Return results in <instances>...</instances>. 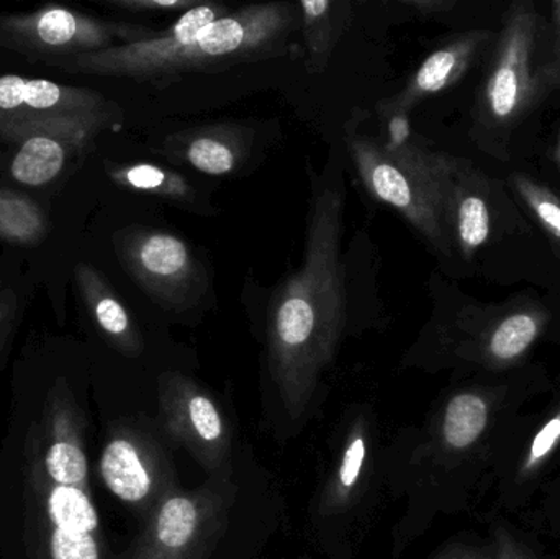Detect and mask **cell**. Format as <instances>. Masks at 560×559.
<instances>
[{"label":"cell","instance_id":"cell-6","mask_svg":"<svg viewBox=\"0 0 560 559\" xmlns=\"http://www.w3.org/2000/svg\"><path fill=\"white\" fill-rule=\"evenodd\" d=\"M229 479L167 496L144 521L128 559H209L229 525L236 499Z\"/></svg>","mask_w":560,"mask_h":559},{"label":"cell","instance_id":"cell-14","mask_svg":"<svg viewBox=\"0 0 560 559\" xmlns=\"http://www.w3.org/2000/svg\"><path fill=\"white\" fill-rule=\"evenodd\" d=\"M252 133L233 124L202 125L171 133L161 151L171 161L209 176L235 173L249 154Z\"/></svg>","mask_w":560,"mask_h":559},{"label":"cell","instance_id":"cell-11","mask_svg":"<svg viewBox=\"0 0 560 559\" xmlns=\"http://www.w3.org/2000/svg\"><path fill=\"white\" fill-rule=\"evenodd\" d=\"M32 468L48 481L69 488H89V462L84 426L68 381L59 377L49 389L43 420V443L33 455Z\"/></svg>","mask_w":560,"mask_h":559},{"label":"cell","instance_id":"cell-13","mask_svg":"<svg viewBox=\"0 0 560 559\" xmlns=\"http://www.w3.org/2000/svg\"><path fill=\"white\" fill-rule=\"evenodd\" d=\"M490 38L492 33L489 30H472V32L460 33L456 38L431 53L413 72L400 94L381 102L378 105L381 114L394 120L405 118L408 112L417 107L423 98L440 94L459 82Z\"/></svg>","mask_w":560,"mask_h":559},{"label":"cell","instance_id":"cell-30","mask_svg":"<svg viewBox=\"0 0 560 559\" xmlns=\"http://www.w3.org/2000/svg\"><path fill=\"white\" fill-rule=\"evenodd\" d=\"M400 3L421 16L441 15L456 7V0H401Z\"/></svg>","mask_w":560,"mask_h":559},{"label":"cell","instance_id":"cell-16","mask_svg":"<svg viewBox=\"0 0 560 559\" xmlns=\"http://www.w3.org/2000/svg\"><path fill=\"white\" fill-rule=\"evenodd\" d=\"M548 312L536 307L515 308L490 322L472 347V358L490 370L513 366L526 357L549 322Z\"/></svg>","mask_w":560,"mask_h":559},{"label":"cell","instance_id":"cell-1","mask_svg":"<svg viewBox=\"0 0 560 559\" xmlns=\"http://www.w3.org/2000/svg\"><path fill=\"white\" fill-rule=\"evenodd\" d=\"M342 202L335 187L316 194L302 266L279 289L269 317V366L292 419L308 407L323 371L335 360L345 325Z\"/></svg>","mask_w":560,"mask_h":559},{"label":"cell","instance_id":"cell-15","mask_svg":"<svg viewBox=\"0 0 560 559\" xmlns=\"http://www.w3.org/2000/svg\"><path fill=\"white\" fill-rule=\"evenodd\" d=\"M74 279L84 307L102 337L127 357L141 354L144 343L140 328L107 278L94 266L79 263Z\"/></svg>","mask_w":560,"mask_h":559},{"label":"cell","instance_id":"cell-8","mask_svg":"<svg viewBox=\"0 0 560 559\" xmlns=\"http://www.w3.org/2000/svg\"><path fill=\"white\" fill-rule=\"evenodd\" d=\"M121 268L164 311L183 312L200 301L209 276L186 240L163 230L127 226L114 235Z\"/></svg>","mask_w":560,"mask_h":559},{"label":"cell","instance_id":"cell-25","mask_svg":"<svg viewBox=\"0 0 560 559\" xmlns=\"http://www.w3.org/2000/svg\"><path fill=\"white\" fill-rule=\"evenodd\" d=\"M560 449V407L542 423L541 429L535 433V436L520 463L518 475L522 479H532L538 475L549 459L559 452Z\"/></svg>","mask_w":560,"mask_h":559},{"label":"cell","instance_id":"cell-22","mask_svg":"<svg viewBox=\"0 0 560 559\" xmlns=\"http://www.w3.org/2000/svg\"><path fill=\"white\" fill-rule=\"evenodd\" d=\"M107 174L121 189L160 197L184 207L196 206L199 200L190 180L158 164H115L108 167Z\"/></svg>","mask_w":560,"mask_h":559},{"label":"cell","instance_id":"cell-2","mask_svg":"<svg viewBox=\"0 0 560 559\" xmlns=\"http://www.w3.org/2000/svg\"><path fill=\"white\" fill-rule=\"evenodd\" d=\"M299 26V10L282 2L232 10L189 42L151 48L144 42L48 62L74 74L108 75L133 81H174L187 72L220 71L282 51L287 35Z\"/></svg>","mask_w":560,"mask_h":559},{"label":"cell","instance_id":"cell-10","mask_svg":"<svg viewBox=\"0 0 560 559\" xmlns=\"http://www.w3.org/2000/svg\"><path fill=\"white\" fill-rule=\"evenodd\" d=\"M108 491L143 521L173 492L179 491L176 469L164 446L141 427L112 430L98 463Z\"/></svg>","mask_w":560,"mask_h":559},{"label":"cell","instance_id":"cell-31","mask_svg":"<svg viewBox=\"0 0 560 559\" xmlns=\"http://www.w3.org/2000/svg\"><path fill=\"white\" fill-rule=\"evenodd\" d=\"M438 559H489V557L486 554H480L479 550H474V548L457 547L441 555Z\"/></svg>","mask_w":560,"mask_h":559},{"label":"cell","instance_id":"cell-20","mask_svg":"<svg viewBox=\"0 0 560 559\" xmlns=\"http://www.w3.org/2000/svg\"><path fill=\"white\" fill-rule=\"evenodd\" d=\"M299 26L308 55L310 72H323L351 19V3L335 0H302L295 3Z\"/></svg>","mask_w":560,"mask_h":559},{"label":"cell","instance_id":"cell-4","mask_svg":"<svg viewBox=\"0 0 560 559\" xmlns=\"http://www.w3.org/2000/svg\"><path fill=\"white\" fill-rule=\"evenodd\" d=\"M541 26L535 3L523 0L510 7L480 89L476 115L480 147L500 160H505L516 125L546 94L538 65Z\"/></svg>","mask_w":560,"mask_h":559},{"label":"cell","instance_id":"cell-28","mask_svg":"<svg viewBox=\"0 0 560 559\" xmlns=\"http://www.w3.org/2000/svg\"><path fill=\"white\" fill-rule=\"evenodd\" d=\"M552 16V45L551 56L548 61L542 62L539 74H541L545 92L560 88V0L551 3Z\"/></svg>","mask_w":560,"mask_h":559},{"label":"cell","instance_id":"cell-12","mask_svg":"<svg viewBox=\"0 0 560 559\" xmlns=\"http://www.w3.org/2000/svg\"><path fill=\"white\" fill-rule=\"evenodd\" d=\"M32 478L45 502L49 559H102L101 521L91 489L55 485L35 468Z\"/></svg>","mask_w":560,"mask_h":559},{"label":"cell","instance_id":"cell-26","mask_svg":"<svg viewBox=\"0 0 560 559\" xmlns=\"http://www.w3.org/2000/svg\"><path fill=\"white\" fill-rule=\"evenodd\" d=\"M105 3L130 13H184L202 2L197 0H107Z\"/></svg>","mask_w":560,"mask_h":559},{"label":"cell","instance_id":"cell-17","mask_svg":"<svg viewBox=\"0 0 560 559\" xmlns=\"http://www.w3.org/2000/svg\"><path fill=\"white\" fill-rule=\"evenodd\" d=\"M447 229L460 256L467 261L492 235V209L486 177L472 170L469 163L464 164L454 183L447 203Z\"/></svg>","mask_w":560,"mask_h":559},{"label":"cell","instance_id":"cell-23","mask_svg":"<svg viewBox=\"0 0 560 559\" xmlns=\"http://www.w3.org/2000/svg\"><path fill=\"white\" fill-rule=\"evenodd\" d=\"M49 222L42 207L28 196L0 189V240L20 246H35L46 238Z\"/></svg>","mask_w":560,"mask_h":559},{"label":"cell","instance_id":"cell-3","mask_svg":"<svg viewBox=\"0 0 560 559\" xmlns=\"http://www.w3.org/2000/svg\"><path fill=\"white\" fill-rule=\"evenodd\" d=\"M359 177L372 197L397 210L441 252H450L447 203L467 161L417 144L381 143L361 133L348 137Z\"/></svg>","mask_w":560,"mask_h":559},{"label":"cell","instance_id":"cell-29","mask_svg":"<svg viewBox=\"0 0 560 559\" xmlns=\"http://www.w3.org/2000/svg\"><path fill=\"white\" fill-rule=\"evenodd\" d=\"M493 537H495V554L492 559H533L526 548L505 528H497Z\"/></svg>","mask_w":560,"mask_h":559},{"label":"cell","instance_id":"cell-24","mask_svg":"<svg viewBox=\"0 0 560 559\" xmlns=\"http://www.w3.org/2000/svg\"><path fill=\"white\" fill-rule=\"evenodd\" d=\"M512 186L520 199L532 210L536 220L541 223L542 229L552 238L560 242V197L558 194L525 174H513Z\"/></svg>","mask_w":560,"mask_h":559},{"label":"cell","instance_id":"cell-18","mask_svg":"<svg viewBox=\"0 0 560 559\" xmlns=\"http://www.w3.org/2000/svg\"><path fill=\"white\" fill-rule=\"evenodd\" d=\"M95 137L82 131L45 130L26 135L19 141L10 174L25 186L52 183L65 171L69 158L81 153Z\"/></svg>","mask_w":560,"mask_h":559},{"label":"cell","instance_id":"cell-5","mask_svg":"<svg viewBox=\"0 0 560 559\" xmlns=\"http://www.w3.org/2000/svg\"><path fill=\"white\" fill-rule=\"evenodd\" d=\"M117 105L94 89L0 75V138L10 143L45 130L82 131L97 137L117 120Z\"/></svg>","mask_w":560,"mask_h":559},{"label":"cell","instance_id":"cell-9","mask_svg":"<svg viewBox=\"0 0 560 559\" xmlns=\"http://www.w3.org/2000/svg\"><path fill=\"white\" fill-rule=\"evenodd\" d=\"M158 403L164 435L186 450L212 479H229L232 427L219 403L200 384L180 373L161 374Z\"/></svg>","mask_w":560,"mask_h":559},{"label":"cell","instance_id":"cell-27","mask_svg":"<svg viewBox=\"0 0 560 559\" xmlns=\"http://www.w3.org/2000/svg\"><path fill=\"white\" fill-rule=\"evenodd\" d=\"M19 324V299L15 292L0 279V360L12 343Z\"/></svg>","mask_w":560,"mask_h":559},{"label":"cell","instance_id":"cell-32","mask_svg":"<svg viewBox=\"0 0 560 559\" xmlns=\"http://www.w3.org/2000/svg\"><path fill=\"white\" fill-rule=\"evenodd\" d=\"M555 158H556V161H558V164L560 166V133L558 137V141H556Z\"/></svg>","mask_w":560,"mask_h":559},{"label":"cell","instance_id":"cell-19","mask_svg":"<svg viewBox=\"0 0 560 559\" xmlns=\"http://www.w3.org/2000/svg\"><path fill=\"white\" fill-rule=\"evenodd\" d=\"M371 443V426L364 416L358 417L346 435L338 466L319 499V514L336 515L354 504L364 479Z\"/></svg>","mask_w":560,"mask_h":559},{"label":"cell","instance_id":"cell-7","mask_svg":"<svg viewBox=\"0 0 560 559\" xmlns=\"http://www.w3.org/2000/svg\"><path fill=\"white\" fill-rule=\"evenodd\" d=\"M160 30L95 19L58 3L0 16V45L46 65L154 38Z\"/></svg>","mask_w":560,"mask_h":559},{"label":"cell","instance_id":"cell-21","mask_svg":"<svg viewBox=\"0 0 560 559\" xmlns=\"http://www.w3.org/2000/svg\"><path fill=\"white\" fill-rule=\"evenodd\" d=\"M492 400L483 391L467 389L454 394L441 416L438 440L451 455L469 452L489 429Z\"/></svg>","mask_w":560,"mask_h":559}]
</instances>
